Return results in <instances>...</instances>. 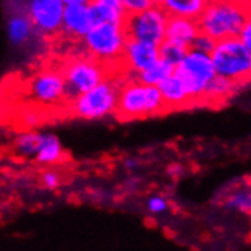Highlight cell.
<instances>
[{"mask_svg":"<svg viewBox=\"0 0 251 251\" xmlns=\"http://www.w3.org/2000/svg\"><path fill=\"white\" fill-rule=\"evenodd\" d=\"M174 73L184 82L194 105L202 104L205 88L216 76L210 53H204L195 49L187 50L183 61L175 67Z\"/></svg>","mask_w":251,"mask_h":251,"instance_id":"obj_7","label":"cell"},{"mask_svg":"<svg viewBox=\"0 0 251 251\" xmlns=\"http://www.w3.org/2000/svg\"><path fill=\"white\" fill-rule=\"evenodd\" d=\"M210 0H163V8L169 17H184L198 20L207 8Z\"/></svg>","mask_w":251,"mask_h":251,"instance_id":"obj_17","label":"cell"},{"mask_svg":"<svg viewBox=\"0 0 251 251\" xmlns=\"http://www.w3.org/2000/svg\"><path fill=\"white\" fill-rule=\"evenodd\" d=\"M20 121H22V125L26 128V129H34L35 126H38L41 124V114L38 110L32 108V110H26L22 117H20Z\"/></svg>","mask_w":251,"mask_h":251,"instance_id":"obj_25","label":"cell"},{"mask_svg":"<svg viewBox=\"0 0 251 251\" xmlns=\"http://www.w3.org/2000/svg\"><path fill=\"white\" fill-rule=\"evenodd\" d=\"M251 14L250 0H210L198 19L201 32L216 41L239 37Z\"/></svg>","mask_w":251,"mask_h":251,"instance_id":"obj_1","label":"cell"},{"mask_svg":"<svg viewBox=\"0 0 251 251\" xmlns=\"http://www.w3.org/2000/svg\"><path fill=\"white\" fill-rule=\"evenodd\" d=\"M239 38L245 44V48L251 52V14L248 16V19H247V22H245V25L242 27V31L239 34Z\"/></svg>","mask_w":251,"mask_h":251,"instance_id":"obj_29","label":"cell"},{"mask_svg":"<svg viewBox=\"0 0 251 251\" xmlns=\"http://www.w3.org/2000/svg\"><path fill=\"white\" fill-rule=\"evenodd\" d=\"M175 72V67L172 64H169L168 61L165 60H160L152 64L151 67H148L146 70H142L139 72L137 75L132 78V79H137L140 81L142 84H146V85H160L165 79H168L171 75H174Z\"/></svg>","mask_w":251,"mask_h":251,"instance_id":"obj_21","label":"cell"},{"mask_svg":"<svg viewBox=\"0 0 251 251\" xmlns=\"http://www.w3.org/2000/svg\"><path fill=\"white\" fill-rule=\"evenodd\" d=\"M44 134L37 132L34 129H26L14 139L12 142V150L19 157L22 158H35Z\"/></svg>","mask_w":251,"mask_h":251,"instance_id":"obj_20","label":"cell"},{"mask_svg":"<svg viewBox=\"0 0 251 251\" xmlns=\"http://www.w3.org/2000/svg\"><path fill=\"white\" fill-rule=\"evenodd\" d=\"M37 31L35 25L32 23L27 12H12L6 20V37L11 46L23 48L31 41Z\"/></svg>","mask_w":251,"mask_h":251,"instance_id":"obj_13","label":"cell"},{"mask_svg":"<svg viewBox=\"0 0 251 251\" xmlns=\"http://www.w3.org/2000/svg\"><path fill=\"white\" fill-rule=\"evenodd\" d=\"M160 60V44L128 38L122 53L121 69L131 73V79L139 72L146 70Z\"/></svg>","mask_w":251,"mask_h":251,"instance_id":"obj_11","label":"cell"},{"mask_svg":"<svg viewBox=\"0 0 251 251\" xmlns=\"http://www.w3.org/2000/svg\"><path fill=\"white\" fill-rule=\"evenodd\" d=\"M169 14L161 6H151L146 11L131 14L124 26L128 38L161 44L166 40V26Z\"/></svg>","mask_w":251,"mask_h":251,"instance_id":"obj_9","label":"cell"},{"mask_svg":"<svg viewBox=\"0 0 251 251\" xmlns=\"http://www.w3.org/2000/svg\"><path fill=\"white\" fill-rule=\"evenodd\" d=\"M221 202L228 210L251 216V184L242 183L233 189H228Z\"/></svg>","mask_w":251,"mask_h":251,"instance_id":"obj_19","label":"cell"},{"mask_svg":"<svg viewBox=\"0 0 251 251\" xmlns=\"http://www.w3.org/2000/svg\"><path fill=\"white\" fill-rule=\"evenodd\" d=\"M41 181L44 184V187L48 189H56L58 186L61 184V176L58 175L55 171H46L43 175H41Z\"/></svg>","mask_w":251,"mask_h":251,"instance_id":"obj_28","label":"cell"},{"mask_svg":"<svg viewBox=\"0 0 251 251\" xmlns=\"http://www.w3.org/2000/svg\"><path fill=\"white\" fill-rule=\"evenodd\" d=\"M126 41L128 35L124 25L98 22L85 35L82 44L87 55L117 70V67H121Z\"/></svg>","mask_w":251,"mask_h":251,"instance_id":"obj_4","label":"cell"},{"mask_svg":"<svg viewBox=\"0 0 251 251\" xmlns=\"http://www.w3.org/2000/svg\"><path fill=\"white\" fill-rule=\"evenodd\" d=\"M216 75L228 78L238 84L251 81V52L239 37L216 41L210 53Z\"/></svg>","mask_w":251,"mask_h":251,"instance_id":"obj_5","label":"cell"},{"mask_svg":"<svg viewBox=\"0 0 251 251\" xmlns=\"http://www.w3.org/2000/svg\"><path fill=\"white\" fill-rule=\"evenodd\" d=\"M90 6L98 22L124 25L128 17L122 0H92Z\"/></svg>","mask_w":251,"mask_h":251,"instance_id":"obj_18","label":"cell"},{"mask_svg":"<svg viewBox=\"0 0 251 251\" xmlns=\"http://www.w3.org/2000/svg\"><path fill=\"white\" fill-rule=\"evenodd\" d=\"M215 46H216V40L215 38H212L210 35L204 34V32H200L190 49H195V50H200V52H204V53H212Z\"/></svg>","mask_w":251,"mask_h":251,"instance_id":"obj_24","label":"cell"},{"mask_svg":"<svg viewBox=\"0 0 251 251\" xmlns=\"http://www.w3.org/2000/svg\"><path fill=\"white\" fill-rule=\"evenodd\" d=\"M165 111V100L157 85H146L137 79H129L121 88L119 104L114 116L121 121H137Z\"/></svg>","mask_w":251,"mask_h":251,"instance_id":"obj_2","label":"cell"},{"mask_svg":"<svg viewBox=\"0 0 251 251\" xmlns=\"http://www.w3.org/2000/svg\"><path fill=\"white\" fill-rule=\"evenodd\" d=\"M187 50L189 49L181 48V46H178V44H174V43H169L165 40L160 44V58L168 61L169 64H172L174 67H176L183 61V58L186 56Z\"/></svg>","mask_w":251,"mask_h":251,"instance_id":"obj_23","label":"cell"},{"mask_svg":"<svg viewBox=\"0 0 251 251\" xmlns=\"http://www.w3.org/2000/svg\"><path fill=\"white\" fill-rule=\"evenodd\" d=\"M122 5H124L128 16L146 11L148 8L152 6L150 0H122Z\"/></svg>","mask_w":251,"mask_h":251,"instance_id":"obj_26","label":"cell"},{"mask_svg":"<svg viewBox=\"0 0 251 251\" xmlns=\"http://www.w3.org/2000/svg\"><path fill=\"white\" fill-rule=\"evenodd\" d=\"M200 32L201 29L198 20L184 17H169L166 26V41L190 49Z\"/></svg>","mask_w":251,"mask_h":251,"instance_id":"obj_14","label":"cell"},{"mask_svg":"<svg viewBox=\"0 0 251 251\" xmlns=\"http://www.w3.org/2000/svg\"><path fill=\"white\" fill-rule=\"evenodd\" d=\"M239 84L234 82L228 78H224L221 75H216L210 84L205 88V93L202 98V104L207 105H219L227 102L236 92H238Z\"/></svg>","mask_w":251,"mask_h":251,"instance_id":"obj_16","label":"cell"},{"mask_svg":"<svg viewBox=\"0 0 251 251\" xmlns=\"http://www.w3.org/2000/svg\"><path fill=\"white\" fill-rule=\"evenodd\" d=\"M158 88L161 92V96H163L166 110H181L194 105L184 82L175 73L161 82Z\"/></svg>","mask_w":251,"mask_h":251,"instance_id":"obj_15","label":"cell"},{"mask_svg":"<svg viewBox=\"0 0 251 251\" xmlns=\"http://www.w3.org/2000/svg\"><path fill=\"white\" fill-rule=\"evenodd\" d=\"M136 166H137V161H136V160H131V158H129V160L125 161V168H126V169H132V168H136Z\"/></svg>","mask_w":251,"mask_h":251,"instance_id":"obj_31","label":"cell"},{"mask_svg":"<svg viewBox=\"0 0 251 251\" xmlns=\"http://www.w3.org/2000/svg\"><path fill=\"white\" fill-rule=\"evenodd\" d=\"M98 23L93 9L88 5H69L64 9L61 34L72 40H84Z\"/></svg>","mask_w":251,"mask_h":251,"instance_id":"obj_12","label":"cell"},{"mask_svg":"<svg viewBox=\"0 0 251 251\" xmlns=\"http://www.w3.org/2000/svg\"><path fill=\"white\" fill-rule=\"evenodd\" d=\"M63 158V145L55 134H44L35 160L40 165H55Z\"/></svg>","mask_w":251,"mask_h":251,"instance_id":"obj_22","label":"cell"},{"mask_svg":"<svg viewBox=\"0 0 251 251\" xmlns=\"http://www.w3.org/2000/svg\"><path fill=\"white\" fill-rule=\"evenodd\" d=\"M122 85L114 73H111L92 90L67 102V108L73 116L84 121H98L116 114Z\"/></svg>","mask_w":251,"mask_h":251,"instance_id":"obj_3","label":"cell"},{"mask_svg":"<svg viewBox=\"0 0 251 251\" xmlns=\"http://www.w3.org/2000/svg\"><path fill=\"white\" fill-rule=\"evenodd\" d=\"M26 96L38 107H56L67 102L66 79L61 69H43L26 84Z\"/></svg>","mask_w":251,"mask_h":251,"instance_id":"obj_8","label":"cell"},{"mask_svg":"<svg viewBox=\"0 0 251 251\" xmlns=\"http://www.w3.org/2000/svg\"><path fill=\"white\" fill-rule=\"evenodd\" d=\"M168 209V201L163 197H151L148 200V210L154 215H160L166 212Z\"/></svg>","mask_w":251,"mask_h":251,"instance_id":"obj_27","label":"cell"},{"mask_svg":"<svg viewBox=\"0 0 251 251\" xmlns=\"http://www.w3.org/2000/svg\"><path fill=\"white\" fill-rule=\"evenodd\" d=\"M152 6H161V3H163V0H150Z\"/></svg>","mask_w":251,"mask_h":251,"instance_id":"obj_32","label":"cell"},{"mask_svg":"<svg viewBox=\"0 0 251 251\" xmlns=\"http://www.w3.org/2000/svg\"><path fill=\"white\" fill-rule=\"evenodd\" d=\"M90 2L92 0H63V3L66 6H69V5H88Z\"/></svg>","mask_w":251,"mask_h":251,"instance_id":"obj_30","label":"cell"},{"mask_svg":"<svg viewBox=\"0 0 251 251\" xmlns=\"http://www.w3.org/2000/svg\"><path fill=\"white\" fill-rule=\"evenodd\" d=\"M63 75L66 79V90H67V102L81 96L82 93L92 90L99 82L104 81L107 76L111 75L108 70L110 66L95 60L90 55H84L78 58H72L63 67ZM66 102V104H67Z\"/></svg>","mask_w":251,"mask_h":251,"instance_id":"obj_6","label":"cell"},{"mask_svg":"<svg viewBox=\"0 0 251 251\" xmlns=\"http://www.w3.org/2000/svg\"><path fill=\"white\" fill-rule=\"evenodd\" d=\"M66 5L63 0H27L26 12L40 35L53 37L61 34Z\"/></svg>","mask_w":251,"mask_h":251,"instance_id":"obj_10","label":"cell"}]
</instances>
